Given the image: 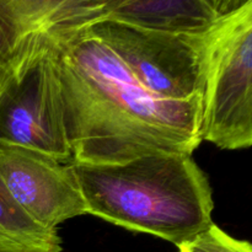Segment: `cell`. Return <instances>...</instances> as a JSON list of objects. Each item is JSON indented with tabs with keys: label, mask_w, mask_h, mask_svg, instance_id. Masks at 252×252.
I'll list each match as a JSON object with an SVG mask.
<instances>
[{
	"label": "cell",
	"mask_w": 252,
	"mask_h": 252,
	"mask_svg": "<svg viewBox=\"0 0 252 252\" xmlns=\"http://www.w3.org/2000/svg\"><path fill=\"white\" fill-rule=\"evenodd\" d=\"M64 126L74 164L122 165L158 153L193 154L201 96H153L86 27L54 39Z\"/></svg>",
	"instance_id": "obj_1"
},
{
	"label": "cell",
	"mask_w": 252,
	"mask_h": 252,
	"mask_svg": "<svg viewBox=\"0 0 252 252\" xmlns=\"http://www.w3.org/2000/svg\"><path fill=\"white\" fill-rule=\"evenodd\" d=\"M74 170L86 214L127 230L177 246L213 223L212 187L189 154L158 153L122 165L74 164Z\"/></svg>",
	"instance_id": "obj_2"
},
{
	"label": "cell",
	"mask_w": 252,
	"mask_h": 252,
	"mask_svg": "<svg viewBox=\"0 0 252 252\" xmlns=\"http://www.w3.org/2000/svg\"><path fill=\"white\" fill-rule=\"evenodd\" d=\"M201 140L224 150L252 144V0L204 34Z\"/></svg>",
	"instance_id": "obj_3"
},
{
	"label": "cell",
	"mask_w": 252,
	"mask_h": 252,
	"mask_svg": "<svg viewBox=\"0 0 252 252\" xmlns=\"http://www.w3.org/2000/svg\"><path fill=\"white\" fill-rule=\"evenodd\" d=\"M56 38L32 39L12 53L10 74L0 91V145L73 162L54 59Z\"/></svg>",
	"instance_id": "obj_4"
},
{
	"label": "cell",
	"mask_w": 252,
	"mask_h": 252,
	"mask_svg": "<svg viewBox=\"0 0 252 252\" xmlns=\"http://www.w3.org/2000/svg\"><path fill=\"white\" fill-rule=\"evenodd\" d=\"M86 29L153 96L169 101L201 96L204 34L162 33L108 19L97 20Z\"/></svg>",
	"instance_id": "obj_5"
},
{
	"label": "cell",
	"mask_w": 252,
	"mask_h": 252,
	"mask_svg": "<svg viewBox=\"0 0 252 252\" xmlns=\"http://www.w3.org/2000/svg\"><path fill=\"white\" fill-rule=\"evenodd\" d=\"M0 184L36 224H59L86 214L73 162H61L34 150L0 145Z\"/></svg>",
	"instance_id": "obj_6"
},
{
	"label": "cell",
	"mask_w": 252,
	"mask_h": 252,
	"mask_svg": "<svg viewBox=\"0 0 252 252\" xmlns=\"http://www.w3.org/2000/svg\"><path fill=\"white\" fill-rule=\"evenodd\" d=\"M108 0H0V34L12 53L32 39L59 37L105 16Z\"/></svg>",
	"instance_id": "obj_7"
},
{
	"label": "cell",
	"mask_w": 252,
	"mask_h": 252,
	"mask_svg": "<svg viewBox=\"0 0 252 252\" xmlns=\"http://www.w3.org/2000/svg\"><path fill=\"white\" fill-rule=\"evenodd\" d=\"M241 0H108L102 19L149 31L202 36Z\"/></svg>",
	"instance_id": "obj_8"
},
{
	"label": "cell",
	"mask_w": 252,
	"mask_h": 252,
	"mask_svg": "<svg viewBox=\"0 0 252 252\" xmlns=\"http://www.w3.org/2000/svg\"><path fill=\"white\" fill-rule=\"evenodd\" d=\"M58 230L34 223L0 184V252H62Z\"/></svg>",
	"instance_id": "obj_9"
},
{
	"label": "cell",
	"mask_w": 252,
	"mask_h": 252,
	"mask_svg": "<svg viewBox=\"0 0 252 252\" xmlns=\"http://www.w3.org/2000/svg\"><path fill=\"white\" fill-rule=\"evenodd\" d=\"M177 249L180 252H252L249 241L233 238L214 223L189 240L179 244Z\"/></svg>",
	"instance_id": "obj_10"
},
{
	"label": "cell",
	"mask_w": 252,
	"mask_h": 252,
	"mask_svg": "<svg viewBox=\"0 0 252 252\" xmlns=\"http://www.w3.org/2000/svg\"><path fill=\"white\" fill-rule=\"evenodd\" d=\"M10 74V62L7 58V54L5 52L4 46L0 39V91H1L2 86H4L5 81H6L7 76Z\"/></svg>",
	"instance_id": "obj_11"
}]
</instances>
